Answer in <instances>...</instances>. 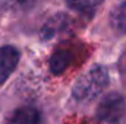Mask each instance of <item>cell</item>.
I'll return each instance as SVG.
<instances>
[{
  "mask_svg": "<svg viewBox=\"0 0 126 124\" xmlns=\"http://www.w3.org/2000/svg\"><path fill=\"white\" fill-rule=\"evenodd\" d=\"M107 70L103 66H93L73 85V96L78 101H91L107 86Z\"/></svg>",
  "mask_w": 126,
  "mask_h": 124,
  "instance_id": "1",
  "label": "cell"
},
{
  "mask_svg": "<svg viewBox=\"0 0 126 124\" xmlns=\"http://www.w3.org/2000/svg\"><path fill=\"white\" fill-rule=\"evenodd\" d=\"M126 114V101L119 92L106 95L97 108V118L110 124L119 123Z\"/></svg>",
  "mask_w": 126,
  "mask_h": 124,
  "instance_id": "2",
  "label": "cell"
},
{
  "mask_svg": "<svg viewBox=\"0 0 126 124\" xmlns=\"http://www.w3.org/2000/svg\"><path fill=\"white\" fill-rule=\"evenodd\" d=\"M19 63V51L12 45L0 47V85L4 83Z\"/></svg>",
  "mask_w": 126,
  "mask_h": 124,
  "instance_id": "3",
  "label": "cell"
},
{
  "mask_svg": "<svg viewBox=\"0 0 126 124\" xmlns=\"http://www.w3.org/2000/svg\"><path fill=\"white\" fill-rule=\"evenodd\" d=\"M40 112L32 107H21L15 110L6 124H40Z\"/></svg>",
  "mask_w": 126,
  "mask_h": 124,
  "instance_id": "4",
  "label": "cell"
},
{
  "mask_svg": "<svg viewBox=\"0 0 126 124\" xmlns=\"http://www.w3.org/2000/svg\"><path fill=\"white\" fill-rule=\"evenodd\" d=\"M110 25L119 34H126V0L119 3L110 13Z\"/></svg>",
  "mask_w": 126,
  "mask_h": 124,
  "instance_id": "5",
  "label": "cell"
},
{
  "mask_svg": "<svg viewBox=\"0 0 126 124\" xmlns=\"http://www.w3.org/2000/svg\"><path fill=\"white\" fill-rule=\"evenodd\" d=\"M70 64V54L64 50L56 51L50 59V72L54 74H60Z\"/></svg>",
  "mask_w": 126,
  "mask_h": 124,
  "instance_id": "6",
  "label": "cell"
},
{
  "mask_svg": "<svg viewBox=\"0 0 126 124\" xmlns=\"http://www.w3.org/2000/svg\"><path fill=\"white\" fill-rule=\"evenodd\" d=\"M64 24H66V16H63V15H57V16L51 18L43 28V32H41L43 39H48V38L54 37L57 32L64 28Z\"/></svg>",
  "mask_w": 126,
  "mask_h": 124,
  "instance_id": "7",
  "label": "cell"
},
{
  "mask_svg": "<svg viewBox=\"0 0 126 124\" xmlns=\"http://www.w3.org/2000/svg\"><path fill=\"white\" fill-rule=\"evenodd\" d=\"M103 1L104 0H66L69 7H72L81 13H85V15L94 13Z\"/></svg>",
  "mask_w": 126,
  "mask_h": 124,
  "instance_id": "8",
  "label": "cell"
},
{
  "mask_svg": "<svg viewBox=\"0 0 126 124\" xmlns=\"http://www.w3.org/2000/svg\"><path fill=\"white\" fill-rule=\"evenodd\" d=\"M1 9H3V3H1V0H0V12H1Z\"/></svg>",
  "mask_w": 126,
  "mask_h": 124,
  "instance_id": "9",
  "label": "cell"
}]
</instances>
